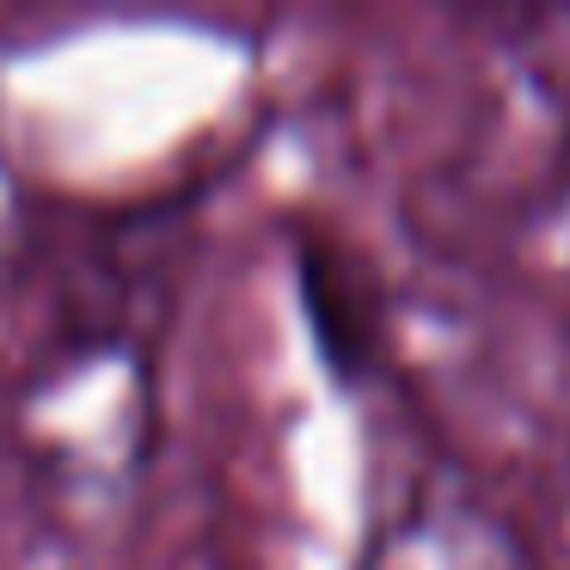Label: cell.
Returning a JSON list of instances; mask_svg holds the SVG:
<instances>
[{"instance_id": "obj_1", "label": "cell", "mask_w": 570, "mask_h": 570, "mask_svg": "<svg viewBox=\"0 0 570 570\" xmlns=\"http://www.w3.org/2000/svg\"><path fill=\"white\" fill-rule=\"evenodd\" d=\"M295 283H301V313L313 325V344H320L325 368L332 374H362L381 350V295H374L368 271L344 258L337 246H307L295 252Z\"/></svg>"}]
</instances>
